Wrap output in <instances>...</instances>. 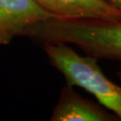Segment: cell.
Here are the masks:
<instances>
[{
	"instance_id": "1",
	"label": "cell",
	"mask_w": 121,
	"mask_h": 121,
	"mask_svg": "<svg viewBox=\"0 0 121 121\" xmlns=\"http://www.w3.org/2000/svg\"><path fill=\"white\" fill-rule=\"evenodd\" d=\"M41 42L73 44L95 57L121 61V21L48 19L24 34Z\"/></svg>"
},
{
	"instance_id": "2",
	"label": "cell",
	"mask_w": 121,
	"mask_h": 121,
	"mask_svg": "<svg viewBox=\"0 0 121 121\" xmlns=\"http://www.w3.org/2000/svg\"><path fill=\"white\" fill-rule=\"evenodd\" d=\"M53 66L65 76L67 84L84 89L105 108L121 119V86L114 83L101 71L93 56H81L69 44L42 42Z\"/></svg>"
},
{
	"instance_id": "3",
	"label": "cell",
	"mask_w": 121,
	"mask_h": 121,
	"mask_svg": "<svg viewBox=\"0 0 121 121\" xmlns=\"http://www.w3.org/2000/svg\"><path fill=\"white\" fill-rule=\"evenodd\" d=\"M53 18L56 17L35 0H0V45L23 35L30 25Z\"/></svg>"
},
{
	"instance_id": "4",
	"label": "cell",
	"mask_w": 121,
	"mask_h": 121,
	"mask_svg": "<svg viewBox=\"0 0 121 121\" xmlns=\"http://www.w3.org/2000/svg\"><path fill=\"white\" fill-rule=\"evenodd\" d=\"M57 19L121 21V14L105 0H35Z\"/></svg>"
},
{
	"instance_id": "5",
	"label": "cell",
	"mask_w": 121,
	"mask_h": 121,
	"mask_svg": "<svg viewBox=\"0 0 121 121\" xmlns=\"http://www.w3.org/2000/svg\"><path fill=\"white\" fill-rule=\"evenodd\" d=\"M117 117L105 108L84 99L66 85L50 117L52 121H111Z\"/></svg>"
},
{
	"instance_id": "6",
	"label": "cell",
	"mask_w": 121,
	"mask_h": 121,
	"mask_svg": "<svg viewBox=\"0 0 121 121\" xmlns=\"http://www.w3.org/2000/svg\"><path fill=\"white\" fill-rule=\"evenodd\" d=\"M105 1L110 5H112L115 9H117L121 14V0H105Z\"/></svg>"
},
{
	"instance_id": "7",
	"label": "cell",
	"mask_w": 121,
	"mask_h": 121,
	"mask_svg": "<svg viewBox=\"0 0 121 121\" xmlns=\"http://www.w3.org/2000/svg\"><path fill=\"white\" fill-rule=\"evenodd\" d=\"M119 76H120V77H121V72H120V73H119Z\"/></svg>"
}]
</instances>
